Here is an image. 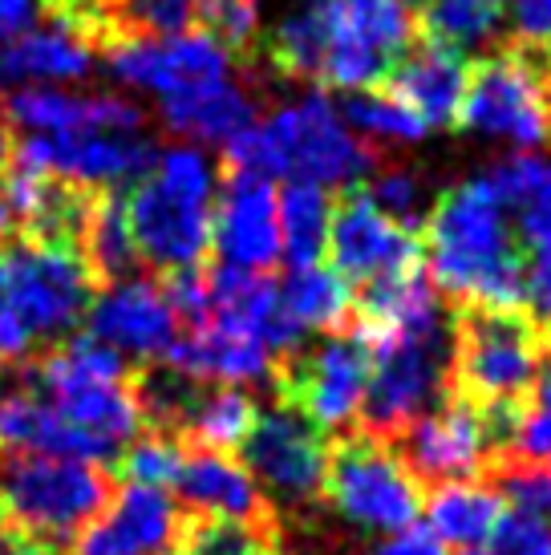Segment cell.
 Segmentation results:
<instances>
[{"instance_id": "c3c4849f", "label": "cell", "mask_w": 551, "mask_h": 555, "mask_svg": "<svg viewBox=\"0 0 551 555\" xmlns=\"http://www.w3.org/2000/svg\"><path fill=\"white\" fill-rule=\"evenodd\" d=\"M454 555H495L490 547H475V552H454Z\"/></svg>"}, {"instance_id": "ac0fdd59", "label": "cell", "mask_w": 551, "mask_h": 555, "mask_svg": "<svg viewBox=\"0 0 551 555\" xmlns=\"http://www.w3.org/2000/svg\"><path fill=\"white\" fill-rule=\"evenodd\" d=\"M86 324H90V337L102 340L106 349H114L126 365L130 361H158L163 365L170 345L183 333V324L170 309L163 280L142 276V272L98 284L90 312H86Z\"/></svg>"}, {"instance_id": "bcb514c9", "label": "cell", "mask_w": 551, "mask_h": 555, "mask_svg": "<svg viewBox=\"0 0 551 555\" xmlns=\"http://www.w3.org/2000/svg\"><path fill=\"white\" fill-rule=\"evenodd\" d=\"M13 151H16V130L9 126L4 109H0V179H4L9 167H13Z\"/></svg>"}, {"instance_id": "836d02e7", "label": "cell", "mask_w": 551, "mask_h": 555, "mask_svg": "<svg viewBox=\"0 0 551 555\" xmlns=\"http://www.w3.org/2000/svg\"><path fill=\"white\" fill-rule=\"evenodd\" d=\"M98 25L102 49L123 37H175L195 25V0H98Z\"/></svg>"}, {"instance_id": "ee69618b", "label": "cell", "mask_w": 551, "mask_h": 555, "mask_svg": "<svg viewBox=\"0 0 551 555\" xmlns=\"http://www.w3.org/2000/svg\"><path fill=\"white\" fill-rule=\"evenodd\" d=\"M361 555H446V547L426 527H410V531L389 535V540H373Z\"/></svg>"}, {"instance_id": "f6af8a7d", "label": "cell", "mask_w": 551, "mask_h": 555, "mask_svg": "<svg viewBox=\"0 0 551 555\" xmlns=\"http://www.w3.org/2000/svg\"><path fill=\"white\" fill-rule=\"evenodd\" d=\"M0 555H57V552H49V547H37V543L16 540L13 531L0 524Z\"/></svg>"}, {"instance_id": "8d00e7d4", "label": "cell", "mask_w": 551, "mask_h": 555, "mask_svg": "<svg viewBox=\"0 0 551 555\" xmlns=\"http://www.w3.org/2000/svg\"><path fill=\"white\" fill-rule=\"evenodd\" d=\"M175 555H276V540L264 524L200 519L183 531Z\"/></svg>"}, {"instance_id": "d4e9b609", "label": "cell", "mask_w": 551, "mask_h": 555, "mask_svg": "<svg viewBox=\"0 0 551 555\" xmlns=\"http://www.w3.org/2000/svg\"><path fill=\"white\" fill-rule=\"evenodd\" d=\"M93 65V46L69 25L49 21L46 29H21L0 41V86H37V81H77Z\"/></svg>"}, {"instance_id": "7a4b0ae2", "label": "cell", "mask_w": 551, "mask_h": 555, "mask_svg": "<svg viewBox=\"0 0 551 555\" xmlns=\"http://www.w3.org/2000/svg\"><path fill=\"white\" fill-rule=\"evenodd\" d=\"M98 293L90 263L65 240H0V365H25L77 333Z\"/></svg>"}, {"instance_id": "ab89813d", "label": "cell", "mask_w": 551, "mask_h": 555, "mask_svg": "<svg viewBox=\"0 0 551 555\" xmlns=\"http://www.w3.org/2000/svg\"><path fill=\"white\" fill-rule=\"evenodd\" d=\"M369 179L373 183L361 186H366V195L382 207L385 216L413 228V232L426 223V191H422V179L413 170H373Z\"/></svg>"}, {"instance_id": "ffe728a7", "label": "cell", "mask_w": 551, "mask_h": 555, "mask_svg": "<svg viewBox=\"0 0 551 555\" xmlns=\"http://www.w3.org/2000/svg\"><path fill=\"white\" fill-rule=\"evenodd\" d=\"M228 186L215 203L212 247L223 268L268 276L284 260L280 251V216H276V191L268 179L256 175H223Z\"/></svg>"}, {"instance_id": "b9f144b4", "label": "cell", "mask_w": 551, "mask_h": 555, "mask_svg": "<svg viewBox=\"0 0 551 555\" xmlns=\"http://www.w3.org/2000/svg\"><path fill=\"white\" fill-rule=\"evenodd\" d=\"M503 499L511 507L551 519V466H511L503 475Z\"/></svg>"}, {"instance_id": "d590c367", "label": "cell", "mask_w": 551, "mask_h": 555, "mask_svg": "<svg viewBox=\"0 0 551 555\" xmlns=\"http://www.w3.org/2000/svg\"><path fill=\"white\" fill-rule=\"evenodd\" d=\"M503 438L520 466H551V349L539 361L531 401L503 422Z\"/></svg>"}, {"instance_id": "7bdbcfd3", "label": "cell", "mask_w": 551, "mask_h": 555, "mask_svg": "<svg viewBox=\"0 0 551 555\" xmlns=\"http://www.w3.org/2000/svg\"><path fill=\"white\" fill-rule=\"evenodd\" d=\"M515 46L551 53V0H507Z\"/></svg>"}, {"instance_id": "8992f818", "label": "cell", "mask_w": 551, "mask_h": 555, "mask_svg": "<svg viewBox=\"0 0 551 555\" xmlns=\"http://www.w3.org/2000/svg\"><path fill=\"white\" fill-rule=\"evenodd\" d=\"M110 478L98 463L62 454H0V524L16 540L62 552L98 519Z\"/></svg>"}, {"instance_id": "484cf974", "label": "cell", "mask_w": 551, "mask_h": 555, "mask_svg": "<svg viewBox=\"0 0 551 555\" xmlns=\"http://www.w3.org/2000/svg\"><path fill=\"white\" fill-rule=\"evenodd\" d=\"M158 118L167 126V134L207 142V146H228L235 134H244L247 126L260 122V106L252 98V86L228 78L207 86V90L167 98Z\"/></svg>"}, {"instance_id": "cb8c5ba5", "label": "cell", "mask_w": 551, "mask_h": 555, "mask_svg": "<svg viewBox=\"0 0 551 555\" xmlns=\"http://www.w3.org/2000/svg\"><path fill=\"white\" fill-rule=\"evenodd\" d=\"M0 454H62L98 463V450L65 422L25 373L0 386Z\"/></svg>"}, {"instance_id": "7402d4cb", "label": "cell", "mask_w": 551, "mask_h": 555, "mask_svg": "<svg viewBox=\"0 0 551 555\" xmlns=\"http://www.w3.org/2000/svg\"><path fill=\"white\" fill-rule=\"evenodd\" d=\"M170 494L183 511H195V519H223V524H264V503L256 478L228 450H183L179 475L170 482Z\"/></svg>"}, {"instance_id": "8fae6325", "label": "cell", "mask_w": 551, "mask_h": 555, "mask_svg": "<svg viewBox=\"0 0 551 555\" xmlns=\"http://www.w3.org/2000/svg\"><path fill=\"white\" fill-rule=\"evenodd\" d=\"M240 463L256 478L264 503L296 511L324 499L333 447L329 434L317 430L300 410L268 405L256 414L247 438L240 442Z\"/></svg>"}, {"instance_id": "1f68e13d", "label": "cell", "mask_w": 551, "mask_h": 555, "mask_svg": "<svg viewBox=\"0 0 551 555\" xmlns=\"http://www.w3.org/2000/svg\"><path fill=\"white\" fill-rule=\"evenodd\" d=\"M256 414H260V405L252 401L247 389L200 386L179 417V430L200 450H228L231 454L247 438Z\"/></svg>"}, {"instance_id": "3957f363", "label": "cell", "mask_w": 551, "mask_h": 555, "mask_svg": "<svg viewBox=\"0 0 551 555\" xmlns=\"http://www.w3.org/2000/svg\"><path fill=\"white\" fill-rule=\"evenodd\" d=\"M382 170V151L357 139L324 93L276 106L223 146V175H256L308 186H357Z\"/></svg>"}, {"instance_id": "6da1fadb", "label": "cell", "mask_w": 551, "mask_h": 555, "mask_svg": "<svg viewBox=\"0 0 551 555\" xmlns=\"http://www.w3.org/2000/svg\"><path fill=\"white\" fill-rule=\"evenodd\" d=\"M422 251L443 300L475 312L523 309V247L487 175L438 195L426 211Z\"/></svg>"}, {"instance_id": "5b68a950", "label": "cell", "mask_w": 551, "mask_h": 555, "mask_svg": "<svg viewBox=\"0 0 551 555\" xmlns=\"http://www.w3.org/2000/svg\"><path fill=\"white\" fill-rule=\"evenodd\" d=\"M25 377L98 450L102 463H114L146 426L130 365L90 333L53 345Z\"/></svg>"}, {"instance_id": "ba28073f", "label": "cell", "mask_w": 551, "mask_h": 555, "mask_svg": "<svg viewBox=\"0 0 551 555\" xmlns=\"http://www.w3.org/2000/svg\"><path fill=\"white\" fill-rule=\"evenodd\" d=\"M324 499L341 524L369 540H389L418 527L426 503L422 482L406 466V459L373 434L349 438L333 450Z\"/></svg>"}, {"instance_id": "f546056e", "label": "cell", "mask_w": 551, "mask_h": 555, "mask_svg": "<svg viewBox=\"0 0 551 555\" xmlns=\"http://www.w3.org/2000/svg\"><path fill=\"white\" fill-rule=\"evenodd\" d=\"M280 216V251L292 268H312L329 251V223H333V195L324 186L289 183L276 195Z\"/></svg>"}, {"instance_id": "4fadbf2b", "label": "cell", "mask_w": 551, "mask_h": 555, "mask_svg": "<svg viewBox=\"0 0 551 555\" xmlns=\"http://www.w3.org/2000/svg\"><path fill=\"white\" fill-rule=\"evenodd\" d=\"M369 345L366 337L353 333H329V337L300 345L284 361L289 373V405L317 426V430H349L366 414L369 393Z\"/></svg>"}, {"instance_id": "5bb4252c", "label": "cell", "mask_w": 551, "mask_h": 555, "mask_svg": "<svg viewBox=\"0 0 551 555\" xmlns=\"http://www.w3.org/2000/svg\"><path fill=\"white\" fill-rule=\"evenodd\" d=\"M523 247V309L551 333V158L511 155L487 170Z\"/></svg>"}, {"instance_id": "9a60e30c", "label": "cell", "mask_w": 551, "mask_h": 555, "mask_svg": "<svg viewBox=\"0 0 551 555\" xmlns=\"http://www.w3.org/2000/svg\"><path fill=\"white\" fill-rule=\"evenodd\" d=\"M329 251H333V268L357 288L413 272V268H422V256H426L422 235L385 216L361 183L345 186L333 199Z\"/></svg>"}, {"instance_id": "7c38bea8", "label": "cell", "mask_w": 551, "mask_h": 555, "mask_svg": "<svg viewBox=\"0 0 551 555\" xmlns=\"http://www.w3.org/2000/svg\"><path fill=\"white\" fill-rule=\"evenodd\" d=\"M163 146L146 134L74 130V134H25L16 139L13 167L41 170L86 191H130L154 170Z\"/></svg>"}, {"instance_id": "603a6c76", "label": "cell", "mask_w": 551, "mask_h": 555, "mask_svg": "<svg viewBox=\"0 0 551 555\" xmlns=\"http://www.w3.org/2000/svg\"><path fill=\"white\" fill-rule=\"evenodd\" d=\"M466 78H471V69H466V57H462V53L422 41V46H413L410 53L389 69V78H385L382 86H385V93L410 109L426 130H446V126H459Z\"/></svg>"}, {"instance_id": "e0dca14e", "label": "cell", "mask_w": 551, "mask_h": 555, "mask_svg": "<svg viewBox=\"0 0 551 555\" xmlns=\"http://www.w3.org/2000/svg\"><path fill=\"white\" fill-rule=\"evenodd\" d=\"M106 69L130 90L158 93L163 102L179 93L207 90L215 81L231 78L228 49L207 33H175V37H123L102 49Z\"/></svg>"}, {"instance_id": "2e32d148", "label": "cell", "mask_w": 551, "mask_h": 555, "mask_svg": "<svg viewBox=\"0 0 551 555\" xmlns=\"http://www.w3.org/2000/svg\"><path fill=\"white\" fill-rule=\"evenodd\" d=\"M503 438V422L478 410L466 398H446L422 414L413 426L401 430V459L418 482H462L475 478L495 459V447Z\"/></svg>"}, {"instance_id": "4dcf8cb0", "label": "cell", "mask_w": 551, "mask_h": 555, "mask_svg": "<svg viewBox=\"0 0 551 555\" xmlns=\"http://www.w3.org/2000/svg\"><path fill=\"white\" fill-rule=\"evenodd\" d=\"M503 16L507 0H426L418 9V37L466 57L499 37Z\"/></svg>"}, {"instance_id": "277c9868", "label": "cell", "mask_w": 551, "mask_h": 555, "mask_svg": "<svg viewBox=\"0 0 551 555\" xmlns=\"http://www.w3.org/2000/svg\"><path fill=\"white\" fill-rule=\"evenodd\" d=\"M215 167L200 146H163L154 170L126 191V228L138 263L175 276L212 251Z\"/></svg>"}, {"instance_id": "7dc6e473", "label": "cell", "mask_w": 551, "mask_h": 555, "mask_svg": "<svg viewBox=\"0 0 551 555\" xmlns=\"http://www.w3.org/2000/svg\"><path fill=\"white\" fill-rule=\"evenodd\" d=\"M13 232V216H9V203H4V191H0V240H9Z\"/></svg>"}, {"instance_id": "f35d334b", "label": "cell", "mask_w": 551, "mask_h": 555, "mask_svg": "<svg viewBox=\"0 0 551 555\" xmlns=\"http://www.w3.org/2000/svg\"><path fill=\"white\" fill-rule=\"evenodd\" d=\"M195 21L228 53H252L256 29H260V4L256 0H195Z\"/></svg>"}, {"instance_id": "681fc988", "label": "cell", "mask_w": 551, "mask_h": 555, "mask_svg": "<svg viewBox=\"0 0 551 555\" xmlns=\"http://www.w3.org/2000/svg\"><path fill=\"white\" fill-rule=\"evenodd\" d=\"M548 57H551V53H548Z\"/></svg>"}, {"instance_id": "d6a6232c", "label": "cell", "mask_w": 551, "mask_h": 555, "mask_svg": "<svg viewBox=\"0 0 551 555\" xmlns=\"http://www.w3.org/2000/svg\"><path fill=\"white\" fill-rule=\"evenodd\" d=\"M324 49H329V16H324V4L312 0L300 13L284 16L268 41H264V57L276 74L296 81H317L321 78V62Z\"/></svg>"}, {"instance_id": "44dd1931", "label": "cell", "mask_w": 551, "mask_h": 555, "mask_svg": "<svg viewBox=\"0 0 551 555\" xmlns=\"http://www.w3.org/2000/svg\"><path fill=\"white\" fill-rule=\"evenodd\" d=\"M9 126L29 134H74V130H118L142 134L146 114L123 93H65L53 86H21L4 102Z\"/></svg>"}, {"instance_id": "f1b7e54d", "label": "cell", "mask_w": 551, "mask_h": 555, "mask_svg": "<svg viewBox=\"0 0 551 555\" xmlns=\"http://www.w3.org/2000/svg\"><path fill=\"white\" fill-rule=\"evenodd\" d=\"M77 251H81V260L90 263V272L98 284L126 280L142 268L134 251V240H130V228H126L123 191H98V195H93L90 211L81 219V232H77Z\"/></svg>"}, {"instance_id": "52a82bcc", "label": "cell", "mask_w": 551, "mask_h": 555, "mask_svg": "<svg viewBox=\"0 0 551 555\" xmlns=\"http://www.w3.org/2000/svg\"><path fill=\"white\" fill-rule=\"evenodd\" d=\"M366 345L373 361L361 422L373 438L401 434L446 401V389L454 386V324L373 337Z\"/></svg>"}, {"instance_id": "74e56055", "label": "cell", "mask_w": 551, "mask_h": 555, "mask_svg": "<svg viewBox=\"0 0 551 555\" xmlns=\"http://www.w3.org/2000/svg\"><path fill=\"white\" fill-rule=\"evenodd\" d=\"M118 463H123L126 482L170 491V482L179 475V463H183V447H179L175 434H167V430L138 434L134 442L118 454Z\"/></svg>"}, {"instance_id": "e575fe53", "label": "cell", "mask_w": 551, "mask_h": 555, "mask_svg": "<svg viewBox=\"0 0 551 555\" xmlns=\"http://www.w3.org/2000/svg\"><path fill=\"white\" fill-rule=\"evenodd\" d=\"M341 118H345V126H349L357 139H366L369 146H377V151L389 146V142H398V146H406V142H422L430 134L426 126L418 122L401 102H394L385 90L349 93V98L341 102Z\"/></svg>"}, {"instance_id": "9c48e42d", "label": "cell", "mask_w": 551, "mask_h": 555, "mask_svg": "<svg viewBox=\"0 0 551 555\" xmlns=\"http://www.w3.org/2000/svg\"><path fill=\"white\" fill-rule=\"evenodd\" d=\"M543 361L539 328L520 312L466 309L454 324V386L490 417H507L531 398Z\"/></svg>"}, {"instance_id": "d6986e66", "label": "cell", "mask_w": 551, "mask_h": 555, "mask_svg": "<svg viewBox=\"0 0 551 555\" xmlns=\"http://www.w3.org/2000/svg\"><path fill=\"white\" fill-rule=\"evenodd\" d=\"M187 531L179 499L163 487L126 482L74 543V555H175Z\"/></svg>"}, {"instance_id": "60d3db41", "label": "cell", "mask_w": 551, "mask_h": 555, "mask_svg": "<svg viewBox=\"0 0 551 555\" xmlns=\"http://www.w3.org/2000/svg\"><path fill=\"white\" fill-rule=\"evenodd\" d=\"M495 555H551V519L536 511L507 507L503 524L490 540Z\"/></svg>"}, {"instance_id": "4316f807", "label": "cell", "mask_w": 551, "mask_h": 555, "mask_svg": "<svg viewBox=\"0 0 551 555\" xmlns=\"http://www.w3.org/2000/svg\"><path fill=\"white\" fill-rule=\"evenodd\" d=\"M426 531L443 547L454 552H475V547H490L495 531L507 515V499L499 487L478 482V478H462V482H443L434 487L426 503Z\"/></svg>"}, {"instance_id": "83f0119b", "label": "cell", "mask_w": 551, "mask_h": 555, "mask_svg": "<svg viewBox=\"0 0 551 555\" xmlns=\"http://www.w3.org/2000/svg\"><path fill=\"white\" fill-rule=\"evenodd\" d=\"M280 305H284V317L292 321V328L300 337H312V333H345V324L357 317V293L353 284L341 276L337 268H324V263H312V268H292L289 280L280 284Z\"/></svg>"}, {"instance_id": "30bf717a", "label": "cell", "mask_w": 551, "mask_h": 555, "mask_svg": "<svg viewBox=\"0 0 551 555\" xmlns=\"http://www.w3.org/2000/svg\"><path fill=\"white\" fill-rule=\"evenodd\" d=\"M459 126L511 146L551 142V57L543 49H499L471 69Z\"/></svg>"}]
</instances>
